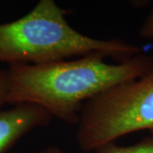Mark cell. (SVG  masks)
<instances>
[{
    "label": "cell",
    "instance_id": "obj_1",
    "mask_svg": "<svg viewBox=\"0 0 153 153\" xmlns=\"http://www.w3.org/2000/svg\"><path fill=\"white\" fill-rule=\"evenodd\" d=\"M101 53L46 64H14L7 72L6 104L38 105L49 114L77 125L88 100L120 83L142 76L153 66V56L140 53L110 64Z\"/></svg>",
    "mask_w": 153,
    "mask_h": 153
},
{
    "label": "cell",
    "instance_id": "obj_2",
    "mask_svg": "<svg viewBox=\"0 0 153 153\" xmlns=\"http://www.w3.org/2000/svg\"><path fill=\"white\" fill-rule=\"evenodd\" d=\"M141 50L119 38L98 39L77 32L54 0H41L26 16L0 24V62L10 65L46 64L94 53L119 63Z\"/></svg>",
    "mask_w": 153,
    "mask_h": 153
},
{
    "label": "cell",
    "instance_id": "obj_3",
    "mask_svg": "<svg viewBox=\"0 0 153 153\" xmlns=\"http://www.w3.org/2000/svg\"><path fill=\"white\" fill-rule=\"evenodd\" d=\"M140 130L153 137V66L142 76L120 83L88 100L76 131L77 145L91 152Z\"/></svg>",
    "mask_w": 153,
    "mask_h": 153
},
{
    "label": "cell",
    "instance_id": "obj_4",
    "mask_svg": "<svg viewBox=\"0 0 153 153\" xmlns=\"http://www.w3.org/2000/svg\"><path fill=\"white\" fill-rule=\"evenodd\" d=\"M53 117L42 106L31 103L0 108V153H6L25 134L50 123Z\"/></svg>",
    "mask_w": 153,
    "mask_h": 153
},
{
    "label": "cell",
    "instance_id": "obj_5",
    "mask_svg": "<svg viewBox=\"0 0 153 153\" xmlns=\"http://www.w3.org/2000/svg\"><path fill=\"white\" fill-rule=\"evenodd\" d=\"M95 153H153V137L146 136L131 146H119L110 142L99 147Z\"/></svg>",
    "mask_w": 153,
    "mask_h": 153
},
{
    "label": "cell",
    "instance_id": "obj_6",
    "mask_svg": "<svg viewBox=\"0 0 153 153\" xmlns=\"http://www.w3.org/2000/svg\"><path fill=\"white\" fill-rule=\"evenodd\" d=\"M139 33L141 38L153 40V4L152 10L140 27Z\"/></svg>",
    "mask_w": 153,
    "mask_h": 153
},
{
    "label": "cell",
    "instance_id": "obj_7",
    "mask_svg": "<svg viewBox=\"0 0 153 153\" xmlns=\"http://www.w3.org/2000/svg\"><path fill=\"white\" fill-rule=\"evenodd\" d=\"M9 92V77L7 70H0V108L6 104Z\"/></svg>",
    "mask_w": 153,
    "mask_h": 153
},
{
    "label": "cell",
    "instance_id": "obj_8",
    "mask_svg": "<svg viewBox=\"0 0 153 153\" xmlns=\"http://www.w3.org/2000/svg\"><path fill=\"white\" fill-rule=\"evenodd\" d=\"M41 153H66L65 151H63L61 148L58 147L56 146H49L45 147L41 152Z\"/></svg>",
    "mask_w": 153,
    "mask_h": 153
}]
</instances>
